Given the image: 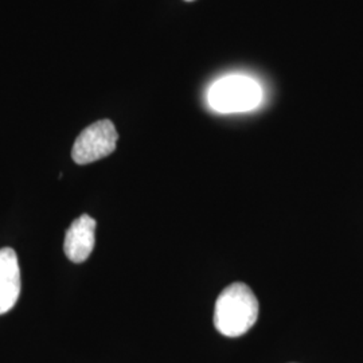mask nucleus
Here are the masks:
<instances>
[{"mask_svg": "<svg viewBox=\"0 0 363 363\" xmlns=\"http://www.w3.org/2000/svg\"><path fill=\"white\" fill-rule=\"evenodd\" d=\"M118 133L111 120L93 123L78 135L72 157L77 164H89L111 155L116 150Z\"/></svg>", "mask_w": 363, "mask_h": 363, "instance_id": "7ed1b4c3", "label": "nucleus"}, {"mask_svg": "<svg viewBox=\"0 0 363 363\" xmlns=\"http://www.w3.org/2000/svg\"><path fill=\"white\" fill-rule=\"evenodd\" d=\"M186 1H194V0H186Z\"/></svg>", "mask_w": 363, "mask_h": 363, "instance_id": "423d86ee", "label": "nucleus"}, {"mask_svg": "<svg viewBox=\"0 0 363 363\" xmlns=\"http://www.w3.org/2000/svg\"><path fill=\"white\" fill-rule=\"evenodd\" d=\"M259 311V300L253 291L244 283H234L216 301L214 325L225 337H241L257 322Z\"/></svg>", "mask_w": 363, "mask_h": 363, "instance_id": "f257e3e1", "label": "nucleus"}, {"mask_svg": "<svg viewBox=\"0 0 363 363\" xmlns=\"http://www.w3.org/2000/svg\"><path fill=\"white\" fill-rule=\"evenodd\" d=\"M96 244V220L82 214L69 226L65 235V255L76 264L89 259Z\"/></svg>", "mask_w": 363, "mask_h": 363, "instance_id": "20e7f679", "label": "nucleus"}, {"mask_svg": "<svg viewBox=\"0 0 363 363\" xmlns=\"http://www.w3.org/2000/svg\"><path fill=\"white\" fill-rule=\"evenodd\" d=\"M21 268L11 247L0 249V315L11 311L21 295Z\"/></svg>", "mask_w": 363, "mask_h": 363, "instance_id": "39448f33", "label": "nucleus"}, {"mask_svg": "<svg viewBox=\"0 0 363 363\" xmlns=\"http://www.w3.org/2000/svg\"><path fill=\"white\" fill-rule=\"evenodd\" d=\"M262 91L253 78L228 76L211 85L208 105L220 113H237L255 109L261 103Z\"/></svg>", "mask_w": 363, "mask_h": 363, "instance_id": "f03ea898", "label": "nucleus"}]
</instances>
